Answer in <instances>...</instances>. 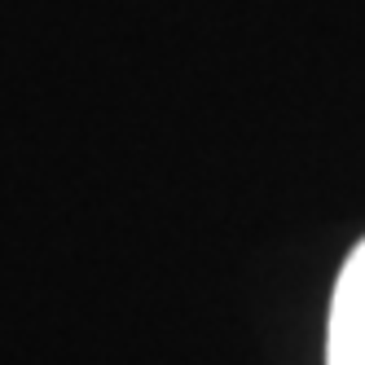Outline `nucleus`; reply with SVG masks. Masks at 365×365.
<instances>
[{"label": "nucleus", "instance_id": "f257e3e1", "mask_svg": "<svg viewBox=\"0 0 365 365\" xmlns=\"http://www.w3.org/2000/svg\"><path fill=\"white\" fill-rule=\"evenodd\" d=\"M326 365H365V238L344 259L330 295Z\"/></svg>", "mask_w": 365, "mask_h": 365}]
</instances>
